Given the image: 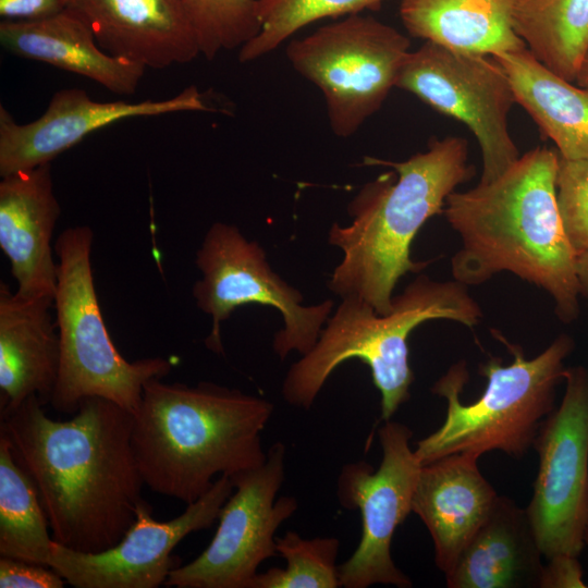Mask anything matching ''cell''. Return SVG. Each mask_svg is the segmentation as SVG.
<instances>
[{
    "mask_svg": "<svg viewBox=\"0 0 588 588\" xmlns=\"http://www.w3.org/2000/svg\"><path fill=\"white\" fill-rule=\"evenodd\" d=\"M385 1L389 0H257L260 30L240 48L238 60L250 62L270 53L316 21L378 10Z\"/></svg>",
    "mask_w": 588,
    "mask_h": 588,
    "instance_id": "cell-26",
    "label": "cell"
},
{
    "mask_svg": "<svg viewBox=\"0 0 588 588\" xmlns=\"http://www.w3.org/2000/svg\"><path fill=\"white\" fill-rule=\"evenodd\" d=\"M277 552L286 567L257 573L249 588H339L336 558L340 540L334 537L305 539L289 530L275 538Z\"/></svg>",
    "mask_w": 588,
    "mask_h": 588,
    "instance_id": "cell-27",
    "label": "cell"
},
{
    "mask_svg": "<svg viewBox=\"0 0 588 588\" xmlns=\"http://www.w3.org/2000/svg\"><path fill=\"white\" fill-rule=\"evenodd\" d=\"M576 274L578 280L579 295L588 299V250L577 255Z\"/></svg>",
    "mask_w": 588,
    "mask_h": 588,
    "instance_id": "cell-33",
    "label": "cell"
},
{
    "mask_svg": "<svg viewBox=\"0 0 588 588\" xmlns=\"http://www.w3.org/2000/svg\"><path fill=\"white\" fill-rule=\"evenodd\" d=\"M60 213L50 163L2 176L0 247L21 295L54 298L57 261L51 242Z\"/></svg>",
    "mask_w": 588,
    "mask_h": 588,
    "instance_id": "cell-17",
    "label": "cell"
},
{
    "mask_svg": "<svg viewBox=\"0 0 588 588\" xmlns=\"http://www.w3.org/2000/svg\"><path fill=\"white\" fill-rule=\"evenodd\" d=\"M542 553L526 509L506 497L494 506L445 576L449 588L539 587Z\"/></svg>",
    "mask_w": 588,
    "mask_h": 588,
    "instance_id": "cell-21",
    "label": "cell"
},
{
    "mask_svg": "<svg viewBox=\"0 0 588 588\" xmlns=\"http://www.w3.org/2000/svg\"><path fill=\"white\" fill-rule=\"evenodd\" d=\"M272 412L268 400L215 382L149 380L132 432L144 485L188 505L215 476L260 466L267 457L261 432Z\"/></svg>",
    "mask_w": 588,
    "mask_h": 588,
    "instance_id": "cell-4",
    "label": "cell"
},
{
    "mask_svg": "<svg viewBox=\"0 0 588 588\" xmlns=\"http://www.w3.org/2000/svg\"><path fill=\"white\" fill-rule=\"evenodd\" d=\"M513 27L537 60L575 83L588 50V0H515Z\"/></svg>",
    "mask_w": 588,
    "mask_h": 588,
    "instance_id": "cell-24",
    "label": "cell"
},
{
    "mask_svg": "<svg viewBox=\"0 0 588 588\" xmlns=\"http://www.w3.org/2000/svg\"><path fill=\"white\" fill-rule=\"evenodd\" d=\"M195 86L163 100L96 101L79 88L61 89L36 120L20 124L0 107V175L30 170L120 120L182 111H211Z\"/></svg>",
    "mask_w": 588,
    "mask_h": 588,
    "instance_id": "cell-15",
    "label": "cell"
},
{
    "mask_svg": "<svg viewBox=\"0 0 588 588\" xmlns=\"http://www.w3.org/2000/svg\"><path fill=\"white\" fill-rule=\"evenodd\" d=\"M515 0H402L401 21L412 37L449 50L495 56L527 48L513 27Z\"/></svg>",
    "mask_w": 588,
    "mask_h": 588,
    "instance_id": "cell-22",
    "label": "cell"
},
{
    "mask_svg": "<svg viewBox=\"0 0 588 588\" xmlns=\"http://www.w3.org/2000/svg\"><path fill=\"white\" fill-rule=\"evenodd\" d=\"M285 477V446L274 442L258 467L230 477L234 490L222 505L209 546L172 569L167 587L249 588L258 566L279 555L275 531L297 510V500L277 494Z\"/></svg>",
    "mask_w": 588,
    "mask_h": 588,
    "instance_id": "cell-12",
    "label": "cell"
},
{
    "mask_svg": "<svg viewBox=\"0 0 588 588\" xmlns=\"http://www.w3.org/2000/svg\"><path fill=\"white\" fill-rule=\"evenodd\" d=\"M411 40L369 15L354 14L292 39V68L322 93L332 133L351 137L395 87Z\"/></svg>",
    "mask_w": 588,
    "mask_h": 588,
    "instance_id": "cell-8",
    "label": "cell"
},
{
    "mask_svg": "<svg viewBox=\"0 0 588 588\" xmlns=\"http://www.w3.org/2000/svg\"><path fill=\"white\" fill-rule=\"evenodd\" d=\"M382 460L377 469L366 461L346 463L336 480L342 507L357 509L362 536L354 553L339 565L340 585L367 588L372 585L412 587V580L394 563L391 543L396 528L412 512L421 467L409 445L411 429L391 419L378 431Z\"/></svg>",
    "mask_w": 588,
    "mask_h": 588,
    "instance_id": "cell-13",
    "label": "cell"
},
{
    "mask_svg": "<svg viewBox=\"0 0 588 588\" xmlns=\"http://www.w3.org/2000/svg\"><path fill=\"white\" fill-rule=\"evenodd\" d=\"M36 485L0 437V556L48 566L52 538Z\"/></svg>",
    "mask_w": 588,
    "mask_h": 588,
    "instance_id": "cell-25",
    "label": "cell"
},
{
    "mask_svg": "<svg viewBox=\"0 0 588 588\" xmlns=\"http://www.w3.org/2000/svg\"><path fill=\"white\" fill-rule=\"evenodd\" d=\"M559 154L536 147L495 180L449 195L443 216L461 237L454 280L469 286L507 271L551 295L564 322L579 313L577 255L556 203Z\"/></svg>",
    "mask_w": 588,
    "mask_h": 588,
    "instance_id": "cell-2",
    "label": "cell"
},
{
    "mask_svg": "<svg viewBox=\"0 0 588 588\" xmlns=\"http://www.w3.org/2000/svg\"><path fill=\"white\" fill-rule=\"evenodd\" d=\"M234 486L226 475L177 517L158 522L143 500L122 539L100 552H79L52 540L48 566L75 588H157L180 560L172 551L187 535L210 528Z\"/></svg>",
    "mask_w": 588,
    "mask_h": 588,
    "instance_id": "cell-14",
    "label": "cell"
},
{
    "mask_svg": "<svg viewBox=\"0 0 588 588\" xmlns=\"http://www.w3.org/2000/svg\"><path fill=\"white\" fill-rule=\"evenodd\" d=\"M52 306V297L24 296L0 283L1 417L32 395L44 405L51 401L60 368Z\"/></svg>",
    "mask_w": 588,
    "mask_h": 588,
    "instance_id": "cell-19",
    "label": "cell"
},
{
    "mask_svg": "<svg viewBox=\"0 0 588 588\" xmlns=\"http://www.w3.org/2000/svg\"><path fill=\"white\" fill-rule=\"evenodd\" d=\"M492 334L506 346L514 359L502 365L491 357L480 365L487 378L481 396L466 405L460 395L468 381L464 360L452 365L433 384L432 393L446 400L443 424L421 439L414 450L421 465L454 453L477 456L498 450L520 458L534 442L541 422L553 411L558 384L564 379L563 362L574 347L573 340L559 335L543 352L526 359L519 345L498 330Z\"/></svg>",
    "mask_w": 588,
    "mask_h": 588,
    "instance_id": "cell-6",
    "label": "cell"
},
{
    "mask_svg": "<svg viewBox=\"0 0 588 588\" xmlns=\"http://www.w3.org/2000/svg\"><path fill=\"white\" fill-rule=\"evenodd\" d=\"M481 317L482 310L467 285L427 275H418L394 295L385 315L356 297L341 298L315 346L287 370L282 396L292 406L309 409L331 373L344 362L357 358L369 367L381 396V418L389 420L411 397L412 331L437 319L473 328Z\"/></svg>",
    "mask_w": 588,
    "mask_h": 588,
    "instance_id": "cell-5",
    "label": "cell"
},
{
    "mask_svg": "<svg viewBox=\"0 0 588 588\" xmlns=\"http://www.w3.org/2000/svg\"><path fill=\"white\" fill-rule=\"evenodd\" d=\"M107 53L151 69L200 54L181 0H69Z\"/></svg>",
    "mask_w": 588,
    "mask_h": 588,
    "instance_id": "cell-16",
    "label": "cell"
},
{
    "mask_svg": "<svg viewBox=\"0 0 588 588\" xmlns=\"http://www.w3.org/2000/svg\"><path fill=\"white\" fill-rule=\"evenodd\" d=\"M65 579L47 565L0 558L1 588H62Z\"/></svg>",
    "mask_w": 588,
    "mask_h": 588,
    "instance_id": "cell-30",
    "label": "cell"
},
{
    "mask_svg": "<svg viewBox=\"0 0 588 588\" xmlns=\"http://www.w3.org/2000/svg\"><path fill=\"white\" fill-rule=\"evenodd\" d=\"M479 456L454 453L420 467L412 512L427 527L434 562L448 576L490 515L498 494L482 476Z\"/></svg>",
    "mask_w": 588,
    "mask_h": 588,
    "instance_id": "cell-18",
    "label": "cell"
},
{
    "mask_svg": "<svg viewBox=\"0 0 588 588\" xmlns=\"http://www.w3.org/2000/svg\"><path fill=\"white\" fill-rule=\"evenodd\" d=\"M556 203L565 233L576 255L588 250V159L559 155Z\"/></svg>",
    "mask_w": 588,
    "mask_h": 588,
    "instance_id": "cell-29",
    "label": "cell"
},
{
    "mask_svg": "<svg viewBox=\"0 0 588 588\" xmlns=\"http://www.w3.org/2000/svg\"><path fill=\"white\" fill-rule=\"evenodd\" d=\"M562 401L541 422L534 448L539 465L526 509L547 559L578 556L588 513V370L566 368Z\"/></svg>",
    "mask_w": 588,
    "mask_h": 588,
    "instance_id": "cell-11",
    "label": "cell"
},
{
    "mask_svg": "<svg viewBox=\"0 0 588 588\" xmlns=\"http://www.w3.org/2000/svg\"><path fill=\"white\" fill-rule=\"evenodd\" d=\"M93 242L88 225H75L62 231L53 246L60 368L50 404L54 411L72 415L84 399L100 396L135 414L144 385L168 376L173 364L160 356L128 362L114 346L95 289Z\"/></svg>",
    "mask_w": 588,
    "mask_h": 588,
    "instance_id": "cell-7",
    "label": "cell"
},
{
    "mask_svg": "<svg viewBox=\"0 0 588 588\" xmlns=\"http://www.w3.org/2000/svg\"><path fill=\"white\" fill-rule=\"evenodd\" d=\"M69 0H0V15L5 21L48 17L68 9Z\"/></svg>",
    "mask_w": 588,
    "mask_h": 588,
    "instance_id": "cell-32",
    "label": "cell"
},
{
    "mask_svg": "<svg viewBox=\"0 0 588 588\" xmlns=\"http://www.w3.org/2000/svg\"><path fill=\"white\" fill-rule=\"evenodd\" d=\"M549 563L542 568L540 588H585L583 568L577 556L559 554L548 559Z\"/></svg>",
    "mask_w": 588,
    "mask_h": 588,
    "instance_id": "cell-31",
    "label": "cell"
},
{
    "mask_svg": "<svg viewBox=\"0 0 588 588\" xmlns=\"http://www.w3.org/2000/svg\"><path fill=\"white\" fill-rule=\"evenodd\" d=\"M492 57L506 73L516 103L554 143L560 157L588 159V87L556 75L527 48Z\"/></svg>",
    "mask_w": 588,
    "mask_h": 588,
    "instance_id": "cell-23",
    "label": "cell"
},
{
    "mask_svg": "<svg viewBox=\"0 0 588 588\" xmlns=\"http://www.w3.org/2000/svg\"><path fill=\"white\" fill-rule=\"evenodd\" d=\"M37 395L1 417V431L33 478L52 540L74 551L115 546L133 524L144 485L132 445L134 414L100 396L66 420Z\"/></svg>",
    "mask_w": 588,
    "mask_h": 588,
    "instance_id": "cell-1",
    "label": "cell"
},
{
    "mask_svg": "<svg viewBox=\"0 0 588 588\" xmlns=\"http://www.w3.org/2000/svg\"><path fill=\"white\" fill-rule=\"evenodd\" d=\"M575 84L588 87V50L581 63Z\"/></svg>",
    "mask_w": 588,
    "mask_h": 588,
    "instance_id": "cell-34",
    "label": "cell"
},
{
    "mask_svg": "<svg viewBox=\"0 0 588 588\" xmlns=\"http://www.w3.org/2000/svg\"><path fill=\"white\" fill-rule=\"evenodd\" d=\"M194 28L200 54L215 59L222 50L243 47L260 30L257 0H181Z\"/></svg>",
    "mask_w": 588,
    "mask_h": 588,
    "instance_id": "cell-28",
    "label": "cell"
},
{
    "mask_svg": "<svg viewBox=\"0 0 588 588\" xmlns=\"http://www.w3.org/2000/svg\"><path fill=\"white\" fill-rule=\"evenodd\" d=\"M201 279L193 285L197 307L211 318L206 346L223 353L221 323L238 307L249 304L271 306L282 316L283 328L273 336L272 348L280 359L291 352L301 356L316 344L333 308L326 299L304 305L303 294L275 273L265 249L247 240L237 226L215 222L196 252Z\"/></svg>",
    "mask_w": 588,
    "mask_h": 588,
    "instance_id": "cell-9",
    "label": "cell"
},
{
    "mask_svg": "<svg viewBox=\"0 0 588 588\" xmlns=\"http://www.w3.org/2000/svg\"><path fill=\"white\" fill-rule=\"evenodd\" d=\"M363 164L392 171L364 185L352 199L350 224L331 225L328 243L343 256L328 287L340 298L356 297L385 315L399 280L432 261L411 257L418 231L443 213L449 195L475 175V168L468 163L467 140L458 136L432 138L426 151L403 161L364 157Z\"/></svg>",
    "mask_w": 588,
    "mask_h": 588,
    "instance_id": "cell-3",
    "label": "cell"
},
{
    "mask_svg": "<svg viewBox=\"0 0 588 588\" xmlns=\"http://www.w3.org/2000/svg\"><path fill=\"white\" fill-rule=\"evenodd\" d=\"M584 540H585V544L588 546V513H587V519H586V526H585Z\"/></svg>",
    "mask_w": 588,
    "mask_h": 588,
    "instance_id": "cell-35",
    "label": "cell"
},
{
    "mask_svg": "<svg viewBox=\"0 0 588 588\" xmlns=\"http://www.w3.org/2000/svg\"><path fill=\"white\" fill-rule=\"evenodd\" d=\"M395 87L471 131L482 155L481 183L495 180L519 158L507 122L516 103L514 91L492 56L456 52L425 41L406 56Z\"/></svg>",
    "mask_w": 588,
    "mask_h": 588,
    "instance_id": "cell-10",
    "label": "cell"
},
{
    "mask_svg": "<svg viewBox=\"0 0 588 588\" xmlns=\"http://www.w3.org/2000/svg\"><path fill=\"white\" fill-rule=\"evenodd\" d=\"M0 41L12 54L87 77L118 95L134 94L146 70L102 50L86 23L69 9L38 20H2Z\"/></svg>",
    "mask_w": 588,
    "mask_h": 588,
    "instance_id": "cell-20",
    "label": "cell"
}]
</instances>
